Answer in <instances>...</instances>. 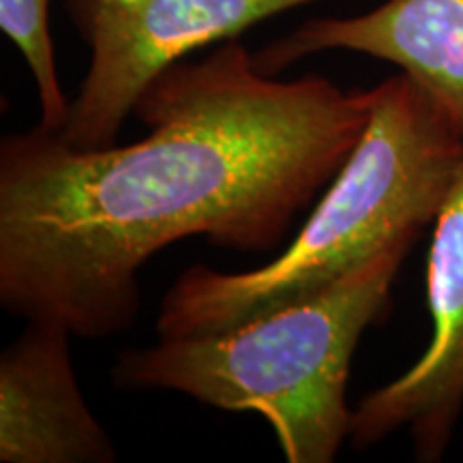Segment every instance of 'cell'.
Wrapping results in <instances>:
<instances>
[{
    "mask_svg": "<svg viewBox=\"0 0 463 463\" xmlns=\"http://www.w3.org/2000/svg\"><path fill=\"white\" fill-rule=\"evenodd\" d=\"M133 114L148 136L78 148L39 123L0 142V305L80 339L125 331L137 273L187 236L273 251L344 167L372 89L322 75L279 80L232 39L176 62Z\"/></svg>",
    "mask_w": 463,
    "mask_h": 463,
    "instance_id": "cell-1",
    "label": "cell"
},
{
    "mask_svg": "<svg viewBox=\"0 0 463 463\" xmlns=\"http://www.w3.org/2000/svg\"><path fill=\"white\" fill-rule=\"evenodd\" d=\"M463 155V136L399 71L372 89L363 137L298 236L269 264L219 273L194 264L161 298V339L228 333L317 297L392 242L436 222Z\"/></svg>",
    "mask_w": 463,
    "mask_h": 463,
    "instance_id": "cell-2",
    "label": "cell"
},
{
    "mask_svg": "<svg viewBox=\"0 0 463 463\" xmlns=\"http://www.w3.org/2000/svg\"><path fill=\"white\" fill-rule=\"evenodd\" d=\"M414 239L392 242L317 297L202 337L161 339L116 358L123 391H172L270 422L288 463H331L350 439L345 389L363 333L384 317Z\"/></svg>",
    "mask_w": 463,
    "mask_h": 463,
    "instance_id": "cell-3",
    "label": "cell"
},
{
    "mask_svg": "<svg viewBox=\"0 0 463 463\" xmlns=\"http://www.w3.org/2000/svg\"><path fill=\"white\" fill-rule=\"evenodd\" d=\"M311 3L320 0H67L90 62L58 136L78 148L116 144L127 116L165 69Z\"/></svg>",
    "mask_w": 463,
    "mask_h": 463,
    "instance_id": "cell-4",
    "label": "cell"
},
{
    "mask_svg": "<svg viewBox=\"0 0 463 463\" xmlns=\"http://www.w3.org/2000/svg\"><path fill=\"white\" fill-rule=\"evenodd\" d=\"M431 339L412 367L369 392L352 414L350 442L369 449L408 430L419 461H439L463 410V155L433 222L427 260Z\"/></svg>",
    "mask_w": 463,
    "mask_h": 463,
    "instance_id": "cell-5",
    "label": "cell"
},
{
    "mask_svg": "<svg viewBox=\"0 0 463 463\" xmlns=\"http://www.w3.org/2000/svg\"><path fill=\"white\" fill-rule=\"evenodd\" d=\"M345 50L399 67L463 136V0H384L367 14L314 17L253 54L279 75L311 54Z\"/></svg>",
    "mask_w": 463,
    "mask_h": 463,
    "instance_id": "cell-6",
    "label": "cell"
},
{
    "mask_svg": "<svg viewBox=\"0 0 463 463\" xmlns=\"http://www.w3.org/2000/svg\"><path fill=\"white\" fill-rule=\"evenodd\" d=\"M58 324L28 322L0 354V461L114 463L116 447L80 389Z\"/></svg>",
    "mask_w": 463,
    "mask_h": 463,
    "instance_id": "cell-7",
    "label": "cell"
},
{
    "mask_svg": "<svg viewBox=\"0 0 463 463\" xmlns=\"http://www.w3.org/2000/svg\"><path fill=\"white\" fill-rule=\"evenodd\" d=\"M0 31L24 56L37 84L42 125L61 131L69 101L58 78L50 34V0H0Z\"/></svg>",
    "mask_w": 463,
    "mask_h": 463,
    "instance_id": "cell-8",
    "label": "cell"
}]
</instances>
